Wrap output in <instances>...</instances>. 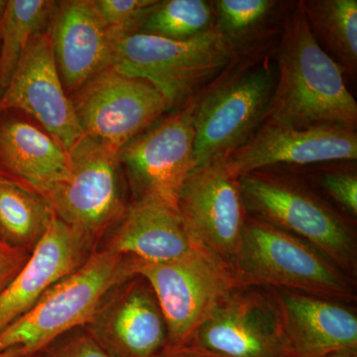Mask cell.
Wrapping results in <instances>:
<instances>
[{
    "label": "cell",
    "mask_w": 357,
    "mask_h": 357,
    "mask_svg": "<svg viewBox=\"0 0 357 357\" xmlns=\"http://www.w3.org/2000/svg\"><path fill=\"white\" fill-rule=\"evenodd\" d=\"M55 2L10 0L0 20V89L6 91L28 43L42 32Z\"/></svg>",
    "instance_id": "cb8c5ba5"
},
{
    "label": "cell",
    "mask_w": 357,
    "mask_h": 357,
    "mask_svg": "<svg viewBox=\"0 0 357 357\" xmlns=\"http://www.w3.org/2000/svg\"><path fill=\"white\" fill-rule=\"evenodd\" d=\"M231 54L215 29L187 41L132 33L112 49L109 68L158 89L171 107L196 98L229 67Z\"/></svg>",
    "instance_id": "8992f818"
},
{
    "label": "cell",
    "mask_w": 357,
    "mask_h": 357,
    "mask_svg": "<svg viewBox=\"0 0 357 357\" xmlns=\"http://www.w3.org/2000/svg\"><path fill=\"white\" fill-rule=\"evenodd\" d=\"M134 265L130 256L107 249L93 252L0 333V351L20 349L26 356L35 357L64 333L89 325L105 298L136 276Z\"/></svg>",
    "instance_id": "5b68a950"
},
{
    "label": "cell",
    "mask_w": 357,
    "mask_h": 357,
    "mask_svg": "<svg viewBox=\"0 0 357 357\" xmlns=\"http://www.w3.org/2000/svg\"><path fill=\"white\" fill-rule=\"evenodd\" d=\"M356 159V129H299L265 119L250 139L223 162L229 173L239 178L262 169L304 168Z\"/></svg>",
    "instance_id": "4fadbf2b"
},
{
    "label": "cell",
    "mask_w": 357,
    "mask_h": 357,
    "mask_svg": "<svg viewBox=\"0 0 357 357\" xmlns=\"http://www.w3.org/2000/svg\"><path fill=\"white\" fill-rule=\"evenodd\" d=\"M105 299L86 333L110 356L155 357L168 344L163 312L142 277L126 281Z\"/></svg>",
    "instance_id": "9a60e30c"
},
{
    "label": "cell",
    "mask_w": 357,
    "mask_h": 357,
    "mask_svg": "<svg viewBox=\"0 0 357 357\" xmlns=\"http://www.w3.org/2000/svg\"><path fill=\"white\" fill-rule=\"evenodd\" d=\"M194 109L195 98L119 150L135 199H158L178 210L183 185L196 169Z\"/></svg>",
    "instance_id": "8fae6325"
},
{
    "label": "cell",
    "mask_w": 357,
    "mask_h": 357,
    "mask_svg": "<svg viewBox=\"0 0 357 357\" xmlns=\"http://www.w3.org/2000/svg\"><path fill=\"white\" fill-rule=\"evenodd\" d=\"M50 34L59 76L66 93H76L109 68L114 42L89 0L59 6Z\"/></svg>",
    "instance_id": "ac0fdd59"
},
{
    "label": "cell",
    "mask_w": 357,
    "mask_h": 357,
    "mask_svg": "<svg viewBox=\"0 0 357 357\" xmlns=\"http://www.w3.org/2000/svg\"><path fill=\"white\" fill-rule=\"evenodd\" d=\"M307 24L326 53L354 77L357 73L356 0H300Z\"/></svg>",
    "instance_id": "7402d4cb"
},
{
    "label": "cell",
    "mask_w": 357,
    "mask_h": 357,
    "mask_svg": "<svg viewBox=\"0 0 357 357\" xmlns=\"http://www.w3.org/2000/svg\"><path fill=\"white\" fill-rule=\"evenodd\" d=\"M155 357H227L195 344L166 345Z\"/></svg>",
    "instance_id": "f546056e"
},
{
    "label": "cell",
    "mask_w": 357,
    "mask_h": 357,
    "mask_svg": "<svg viewBox=\"0 0 357 357\" xmlns=\"http://www.w3.org/2000/svg\"><path fill=\"white\" fill-rule=\"evenodd\" d=\"M238 182L249 215L304 239L356 276L357 241L351 218L309 178L287 168H268L246 174Z\"/></svg>",
    "instance_id": "3957f363"
},
{
    "label": "cell",
    "mask_w": 357,
    "mask_h": 357,
    "mask_svg": "<svg viewBox=\"0 0 357 357\" xmlns=\"http://www.w3.org/2000/svg\"><path fill=\"white\" fill-rule=\"evenodd\" d=\"M213 20L211 1H157L138 26L136 33L175 41H187L213 29Z\"/></svg>",
    "instance_id": "d4e9b609"
},
{
    "label": "cell",
    "mask_w": 357,
    "mask_h": 357,
    "mask_svg": "<svg viewBox=\"0 0 357 357\" xmlns=\"http://www.w3.org/2000/svg\"><path fill=\"white\" fill-rule=\"evenodd\" d=\"M84 135L119 153L171 109L152 84L107 68L70 98Z\"/></svg>",
    "instance_id": "9c48e42d"
},
{
    "label": "cell",
    "mask_w": 357,
    "mask_h": 357,
    "mask_svg": "<svg viewBox=\"0 0 357 357\" xmlns=\"http://www.w3.org/2000/svg\"><path fill=\"white\" fill-rule=\"evenodd\" d=\"M324 357H357V349H345L332 352Z\"/></svg>",
    "instance_id": "4dcf8cb0"
},
{
    "label": "cell",
    "mask_w": 357,
    "mask_h": 357,
    "mask_svg": "<svg viewBox=\"0 0 357 357\" xmlns=\"http://www.w3.org/2000/svg\"><path fill=\"white\" fill-rule=\"evenodd\" d=\"M7 1H1L0 0V20H1L2 15H3L4 10H6Z\"/></svg>",
    "instance_id": "d6a6232c"
},
{
    "label": "cell",
    "mask_w": 357,
    "mask_h": 357,
    "mask_svg": "<svg viewBox=\"0 0 357 357\" xmlns=\"http://www.w3.org/2000/svg\"><path fill=\"white\" fill-rule=\"evenodd\" d=\"M0 357H28L20 349H10L7 351H0Z\"/></svg>",
    "instance_id": "1f68e13d"
},
{
    "label": "cell",
    "mask_w": 357,
    "mask_h": 357,
    "mask_svg": "<svg viewBox=\"0 0 357 357\" xmlns=\"http://www.w3.org/2000/svg\"><path fill=\"white\" fill-rule=\"evenodd\" d=\"M237 287L283 289L351 303L354 277L304 239L248 215L231 267Z\"/></svg>",
    "instance_id": "277c9868"
},
{
    "label": "cell",
    "mask_w": 357,
    "mask_h": 357,
    "mask_svg": "<svg viewBox=\"0 0 357 357\" xmlns=\"http://www.w3.org/2000/svg\"><path fill=\"white\" fill-rule=\"evenodd\" d=\"M177 208L194 248L230 269L243 241L248 213L238 178L229 173L223 160L190 174Z\"/></svg>",
    "instance_id": "30bf717a"
},
{
    "label": "cell",
    "mask_w": 357,
    "mask_h": 357,
    "mask_svg": "<svg viewBox=\"0 0 357 357\" xmlns=\"http://www.w3.org/2000/svg\"><path fill=\"white\" fill-rule=\"evenodd\" d=\"M274 46L234 59L195 98L196 168L227 159L266 119L277 82Z\"/></svg>",
    "instance_id": "7a4b0ae2"
},
{
    "label": "cell",
    "mask_w": 357,
    "mask_h": 357,
    "mask_svg": "<svg viewBox=\"0 0 357 357\" xmlns=\"http://www.w3.org/2000/svg\"><path fill=\"white\" fill-rule=\"evenodd\" d=\"M311 180L347 217L357 215V173L356 161H335L310 166Z\"/></svg>",
    "instance_id": "484cf974"
},
{
    "label": "cell",
    "mask_w": 357,
    "mask_h": 357,
    "mask_svg": "<svg viewBox=\"0 0 357 357\" xmlns=\"http://www.w3.org/2000/svg\"><path fill=\"white\" fill-rule=\"evenodd\" d=\"M67 166V152L44 129L16 116L0 119V175L40 192Z\"/></svg>",
    "instance_id": "ffe728a7"
},
{
    "label": "cell",
    "mask_w": 357,
    "mask_h": 357,
    "mask_svg": "<svg viewBox=\"0 0 357 357\" xmlns=\"http://www.w3.org/2000/svg\"><path fill=\"white\" fill-rule=\"evenodd\" d=\"M55 215L38 192L0 175V239L31 252Z\"/></svg>",
    "instance_id": "603a6c76"
},
{
    "label": "cell",
    "mask_w": 357,
    "mask_h": 357,
    "mask_svg": "<svg viewBox=\"0 0 357 357\" xmlns=\"http://www.w3.org/2000/svg\"><path fill=\"white\" fill-rule=\"evenodd\" d=\"M49 357H112L89 333H82L55 347Z\"/></svg>",
    "instance_id": "83f0119b"
},
{
    "label": "cell",
    "mask_w": 357,
    "mask_h": 357,
    "mask_svg": "<svg viewBox=\"0 0 357 357\" xmlns=\"http://www.w3.org/2000/svg\"><path fill=\"white\" fill-rule=\"evenodd\" d=\"M93 241L54 217L24 266L0 294V333L29 312L47 291L81 267L93 255Z\"/></svg>",
    "instance_id": "2e32d148"
},
{
    "label": "cell",
    "mask_w": 357,
    "mask_h": 357,
    "mask_svg": "<svg viewBox=\"0 0 357 357\" xmlns=\"http://www.w3.org/2000/svg\"><path fill=\"white\" fill-rule=\"evenodd\" d=\"M105 248L141 262L178 259L194 249L178 210L158 199H134Z\"/></svg>",
    "instance_id": "d6986e66"
},
{
    "label": "cell",
    "mask_w": 357,
    "mask_h": 357,
    "mask_svg": "<svg viewBox=\"0 0 357 357\" xmlns=\"http://www.w3.org/2000/svg\"><path fill=\"white\" fill-rule=\"evenodd\" d=\"M134 270L158 300L166 321L167 345L192 344L215 305L236 287L229 268L199 249L167 262L135 259Z\"/></svg>",
    "instance_id": "ba28073f"
},
{
    "label": "cell",
    "mask_w": 357,
    "mask_h": 357,
    "mask_svg": "<svg viewBox=\"0 0 357 357\" xmlns=\"http://www.w3.org/2000/svg\"><path fill=\"white\" fill-rule=\"evenodd\" d=\"M192 344L227 357H285L269 289L232 288L199 326Z\"/></svg>",
    "instance_id": "5bb4252c"
},
{
    "label": "cell",
    "mask_w": 357,
    "mask_h": 357,
    "mask_svg": "<svg viewBox=\"0 0 357 357\" xmlns=\"http://www.w3.org/2000/svg\"><path fill=\"white\" fill-rule=\"evenodd\" d=\"M285 357H287V356H285Z\"/></svg>",
    "instance_id": "836d02e7"
},
{
    "label": "cell",
    "mask_w": 357,
    "mask_h": 357,
    "mask_svg": "<svg viewBox=\"0 0 357 357\" xmlns=\"http://www.w3.org/2000/svg\"><path fill=\"white\" fill-rule=\"evenodd\" d=\"M31 252L13 248L0 239V294L24 266Z\"/></svg>",
    "instance_id": "f1b7e54d"
},
{
    "label": "cell",
    "mask_w": 357,
    "mask_h": 357,
    "mask_svg": "<svg viewBox=\"0 0 357 357\" xmlns=\"http://www.w3.org/2000/svg\"><path fill=\"white\" fill-rule=\"evenodd\" d=\"M280 321L287 357H324L357 349V314L349 303L269 289Z\"/></svg>",
    "instance_id": "e0dca14e"
},
{
    "label": "cell",
    "mask_w": 357,
    "mask_h": 357,
    "mask_svg": "<svg viewBox=\"0 0 357 357\" xmlns=\"http://www.w3.org/2000/svg\"><path fill=\"white\" fill-rule=\"evenodd\" d=\"M11 110L31 116L67 153L84 136L59 76L49 33L32 37L0 98V112Z\"/></svg>",
    "instance_id": "7c38bea8"
},
{
    "label": "cell",
    "mask_w": 357,
    "mask_h": 357,
    "mask_svg": "<svg viewBox=\"0 0 357 357\" xmlns=\"http://www.w3.org/2000/svg\"><path fill=\"white\" fill-rule=\"evenodd\" d=\"M273 58L277 82L266 119L299 129H356L357 102L344 70L314 38L298 2H288Z\"/></svg>",
    "instance_id": "6da1fadb"
},
{
    "label": "cell",
    "mask_w": 357,
    "mask_h": 357,
    "mask_svg": "<svg viewBox=\"0 0 357 357\" xmlns=\"http://www.w3.org/2000/svg\"><path fill=\"white\" fill-rule=\"evenodd\" d=\"M213 29L232 60L274 46L288 2L213 0Z\"/></svg>",
    "instance_id": "44dd1931"
},
{
    "label": "cell",
    "mask_w": 357,
    "mask_h": 357,
    "mask_svg": "<svg viewBox=\"0 0 357 357\" xmlns=\"http://www.w3.org/2000/svg\"><path fill=\"white\" fill-rule=\"evenodd\" d=\"M114 44L132 34L156 0H91Z\"/></svg>",
    "instance_id": "4316f807"
},
{
    "label": "cell",
    "mask_w": 357,
    "mask_h": 357,
    "mask_svg": "<svg viewBox=\"0 0 357 357\" xmlns=\"http://www.w3.org/2000/svg\"><path fill=\"white\" fill-rule=\"evenodd\" d=\"M117 153L84 136L68 152L65 173L38 192L55 217L98 238L123 215Z\"/></svg>",
    "instance_id": "52a82bcc"
}]
</instances>
